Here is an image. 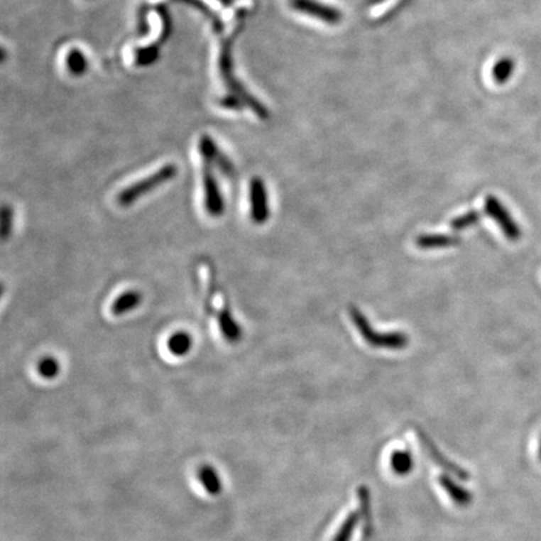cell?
<instances>
[{
  "mask_svg": "<svg viewBox=\"0 0 541 541\" xmlns=\"http://www.w3.org/2000/svg\"><path fill=\"white\" fill-rule=\"evenodd\" d=\"M13 216L14 212L9 206H3L1 208V224H0V231H1V239L6 241L11 237V229H13Z\"/></svg>",
  "mask_w": 541,
  "mask_h": 541,
  "instance_id": "cell-20",
  "label": "cell"
},
{
  "mask_svg": "<svg viewBox=\"0 0 541 541\" xmlns=\"http://www.w3.org/2000/svg\"><path fill=\"white\" fill-rule=\"evenodd\" d=\"M390 465L395 474L398 475H408L414 467V457L409 450H395L390 457Z\"/></svg>",
  "mask_w": 541,
  "mask_h": 541,
  "instance_id": "cell-14",
  "label": "cell"
},
{
  "mask_svg": "<svg viewBox=\"0 0 541 541\" xmlns=\"http://www.w3.org/2000/svg\"><path fill=\"white\" fill-rule=\"evenodd\" d=\"M142 298H143L142 293L136 290L124 292L114 300V302L111 303V313L114 316H123L126 313L131 312L142 303Z\"/></svg>",
  "mask_w": 541,
  "mask_h": 541,
  "instance_id": "cell-11",
  "label": "cell"
},
{
  "mask_svg": "<svg viewBox=\"0 0 541 541\" xmlns=\"http://www.w3.org/2000/svg\"><path fill=\"white\" fill-rule=\"evenodd\" d=\"M202 177H203V191H204V208L206 212L213 218H218L223 216L226 203L223 198L222 191L218 185L217 178L213 173V165H209L204 160L203 170H202Z\"/></svg>",
  "mask_w": 541,
  "mask_h": 541,
  "instance_id": "cell-4",
  "label": "cell"
},
{
  "mask_svg": "<svg viewBox=\"0 0 541 541\" xmlns=\"http://www.w3.org/2000/svg\"><path fill=\"white\" fill-rule=\"evenodd\" d=\"M382 1H385V0H368V4L370 6H376V4H380Z\"/></svg>",
  "mask_w": 541,
  "mask_h": 541,
  "instance_id": "cell-22",
  "label": "cell"
},
{
  "mask_svg": "<svg viewBox=\"0 0 541 541\" xmlns=\"http://www.w3.org/2000/svg\"><path fill=\"white\" fill-rule=\"evenodd\" d=\"M67 63H68V68H70V72H73L75 75H80V73H83V70H84L85 68V62L83 55H82V53H80V52H73V53H70V55H68Z\"/></svg>",
  "mask_w": 541,
  "mask_h": 541,
  "instance_id": "cell-21",
  "label": "cell"
},
{
  "mask_svg": "<svg viewBox=\"0 0 541 541\" xmlns=\"http://www.w3.org/2000/svg\"><path fill=\"white\" fill-rule=\"evenodd\" d=\"M439 483L442 488H445L446 493L450 496L452 501L460 506H466L471 503L472 495L467 490L459 486L457 483H454L451 479L447 476H440Z\"/></svg>",
  "mask_w": 541,
  "mask_h": 541,
  "instance_id": "cell-13",
  "label": "cell"
},
{
  "mask_svg": "<svg viewBox=\"0 0 541 541\" xmlns=\"http://www.w3.org/2000/svg\"><path fill=\"white\" fill-rule=\"evenodd\" d=\"M361 514L362 513H360V510H356L354 513H350V514L347 515V518L342 523L340 529L336 532V535L334 536L332 541H350V537L352 536L354 530H355Z\"/></svg>",
  "mask_w": 541,
  "mask_h": 541,
  "instance_id": "cell-17",
  "label": "cell"
},
{
  "mask_svg": "<svg viewBox=\"0 0 541 541\" xmlns=\"http://www.w3.org/2000/svg\"><path fill=\"white\" fill-rule=\"evenodd\" d=\"M200 152L203 155L204 160L208 162L209 165H212L213 167L218 168L222 175H226V177H234V165L229 162V158L224 154L218 151L217 146L209 137H203L200 141Z\"/></svg>",
  "mask_w": 541,
  "mask_h": 541,
  "instance_id": "cell-7",
  "label": "cell"
},
{
  "mask_svg": "<svg viewBox=\"0 0 541 541\" xmlns=\"http://www.w3.org/2000/svg\"><path fill=\"white\" fill-rule=\"evenodd\" d=\"M461 242V239L450 234H420L416 237L415 244L420 250H437V248H449Z\"/></svg>",
  "mask_w": 541,
  "mask_h": 541,
  "instance_id": "cell-9",
  "label": "cell"
},
{
  "mask_svg": "<svg viewBox=\"0 0 541 541\" xmlns=\"http://www.w3.org/2000/svg\"><path fill=\"white\" fill-rule=\"evenodd\" d=\"M539 457L541 459V439H540V445H539Z\"/></svg>",
  "mask_w": 541,
  "mask_h": 541,
  "instance_id": "cell-23",
  "label": "cell"
},
{
  "mask_svg": "<svg viewBox=\"0 0 541 541\" xmlns=\"http://www.w3.org/2000/svg\"><path fill=\"white\" fill-rule=\"evenodd\" d=\"M483 207H485V213L488 214V217L493 218L506 239L511 242H516L521 239L523 232H521L519 224L515 222L514 217L511 216L509 209L505 207L503 202L500 201L498 197L493 196V195L486 196Z\"/></svg>",
  "mask_w": 541,
  "mask_h": 541,
  "instance_id": "cell-3",
  "label": "cell"
},
{
  "mask_svg": "<svg viewBox=\"0 0 541 541\" xmlns=\"http://www.w3.org/2000/svg\"><path fill=\"white\" fill-rule=\"evenodd\" d=\"M481 219V213L476 211V209H471V211H467L466 213H464L459 217L454 218L450 222L451 229L454 231H464V229H469V227H474L476 226Z\"/></svg>",
  "mask_w": 541,
  "mask_h": 541,
  "instance_id": "cell-18",
  "label": "cell"
},
{
  "mask_svg": "<svg viewBox=\"0 0 541 541\" xmlns=\"http://www.w3.org/2000/svg\"><path fill=\"white\" fill-rule=\"evenodd\" d=\"M268 195L265 182L260 177H253L250 182V216L256 224H265L270 218Z\"/></svg>",
  "mask_w": 541,
  "mask_h": 541,
  "instance_id": "cell-5",
  "label": "cell"
},
{
  "mask_svg": "<svg viewBox=\"0 0 541 541\" xmlns=\"http://www.w3.org/2000/svg\"><path fill=\"white\" fill-rule=\"evenodd\" d=\"M514 59L509 58V57L499 59L498 63L495 64L493 68V78L495 83H498V84L508 83L510 78L514 75Z\"/></svg>",
  "mask_w": 541,
  "mask_h": 541,
  "instance_id": "cell-16",
  "label": "cell"
},
{
  "mask_svg": "<svg viewBox=\"0 0 541 541\" xmlns=\"http://www.w3.org/2000/svg\"><path fill=\"white\" fill-rule=\"evenodd\" d=\"M417 434H419L420 444H421L422 447H424L425 451H426V454H427V455L431 457V460H434V462H436L439 466L442 467V469H445V470H447V471L455 474L457 478H469V475H467L466 472L464 471V470H460V469H459L457 465L451 464V462L449 461L447 459H445V457H442L440 452H439V450H437L435 446H434V444H432V442H431V441L429 440V439H427V437H426L424 434H421L420 431H417Z\"/></svg>",
  "mask_w": 541,
  "mask_h": 541,
  "instance_id": "cell-10",
  "label": "cell"
},
{
  "mask_svg": "<svg viewBox=\"0 0 541 541\" xmlns=\"http://www.w3.org/2000/svg\"><path fill=\"white\" fill-rule=\"evenodd\" d=\"M178 173V168L175 165H165L152 175L126 187L117 195V203L121 207H129L142 197L147 196L155 188L163 186L167 182L173 180Z\"/></svg>",
  "mask_w": 541,
  "mask_h": 541,
  "instance_id": "cell-2",
  "label": "cell"
},
{
  "mask_svg": "<svg viewBox=\"0 0 541 541\" xmlns=\"http://www.w3.org/2000/svg\"><path fill=\"white\" fill-rule=\"evenodd\" d=\"M290 6L296 11L315 16L329 26H337L342 21V13L334 6L319 3L317 0H291Z\"/></svg>",
  "mask_w": 541,
  "mask_h": 541,
  "instance_id": "cell-6",
  "label": "cell"
},
{
  "mask_svg": "<svg viewBox=\"0 0 541 541\" xmlns=\"http://www.w3.org/2000/svg\"><path fill=\"white\" fill-rule=\"evenodd\" d=\"M349 315L359 334L362 336L364 340L366 341L367 345L372 346L375 349H388V350H403L409 345L408 334L400 331L376 332V329L372 327L366 316L356 306L349 307Z\"/></svg>",
  "mask_w": 541,
  "mask_h": 541,
  "instance_id": "cell-1",
  "label": "cell"
},
{
  "mask_svg": "<svg viewBox=\"0 0 541 541\" xmlns=\"http://www.w3.org/2000/svg\"><path fill=\"white\" fill-rule=\"evenodd\" d=\"M218 327L223 339L229 344H237L242 339V327L234 319V315L229 307H223L218 311Z\"/></svg>",
  "mask_w": 541,
  "mask_h": 541,
  "instance_id": "cell-8",
  "label": "cell"
},
{
  "mask_svg": "<svg viewBox=\"0 0 541 541\" xmlns=\"http://www.w3.org/2000/svg\"><path fill=\"white\" fill-rule=\"evenodd\" d=\"M37 371L43 378L52 380L54 377L58 376L60 365L57 359H54L52 356H45L38 362Z\"/></svg>",
  "mask_w": 541,
  "mask_h": 541,
  "instance_id": "cell-19",
  "label": "cell"
},
{
  "mask_svg": "<svg viewBox=\"0 0 541 541\" xmlns=\"http://www.w3.org/2000/svg\"><path fill=\"white\" fill-rule=\"evenodd\" d=\"M198 479L209 495L216 496L222 493V481L218 476L216 469L211 465H203L198 469Z\"/></svg>",
  "mask_w": 541,
  "mask_h": 541,
  "instance_id": "cell-12",
  "label": "cell"
},
{
  "mask_svg": "<svg viewBox=\"0 0 541 541\" xmlns=\"http://www.w3.org/2000/svg\"><path fill=\"white\" fill-rule=\"evenodd\" d=\"M192 345H193L192 336L187 332H175L167 341L168 351L172 355L178 356V357L186 356L191 351Z\"/></svg>",
  "mask_w": 541,
  "mask_h": 541,
  "instance_id": "cell-15",
  "label": "cell"
}]
</instances>
